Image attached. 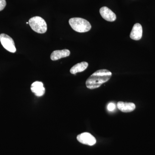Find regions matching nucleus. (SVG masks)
Returning a JSON list of instances; mask_svg holds the SVG:
<instances>
[{"label":"nucleus","mask_w":155,"mask_h":155,"mask_svg":"<svg viewBox=\"0 0 155 155\" xmlns=\"http://www.w3.org/2000/svg\"><path fill=\"white\" fill-rule=\"evenodd\" d=\"M112 75L111 72L107 69L97 70L87 78L85 83L86 87L90 89L98 88L110 80Z\"/></svg>","instance_id":"f257e3e1"},{"label":"nucleus","mask_w":155,"mask_h":155,"mask_svg":"<svg viewBox=\"0 0 155 155\" xmlns=\"http://www.w3.org/2000/svg\"><path fill=\"white\" fill-rule=\"evenodd\" d=\"M69 22V25L73 30L81 33L87 32L91 28L90 22L83 18L78 17L71 18Z\"/></svg>","instance_id":"f03ea898"},{"label":"nucleus","mask_w":155,"mask_h":155,"mask_svg":"<svg viewBox=\"0 0 155 155\" xmlns=\"http://www.w3.org/2000/svg\"><path fill=\"white\" fill-rule=\"evenodd\" d=\"M28 24L33 31L39 34L45 33L47 30V25L41 17L36 16L29 19Z\"/></svg>","instance_id":"7ed1b4c3"},{"label":"nucleus","mask_w":155,"mask_h":155,"mask_svg":"<svg viewBox=\"0 0 155 155\" xmlns=\"http://www.w3.org/2000/svg\"><path fill=\"white\" fill-rule=\"evenodd\" d=\"M0 42L3 47L11 53H15L16 48L14 40L5 34L0 35Z\"/></svg>","instance_id":"20e7f679"},{"label":"nucleus","mask_w":155,"mask_h":155,"mask_svg":"<svg viewBox=\"0 0 155 155\" xmlns=\"http://www.w3.org/2000/svg\"><path fill=\"white\" fill-rule=\"evenodd\" d=\"M77 139L81 143L87 145H94L96 143V140L94 137L87 132L78 134L77 136Z\"/></svg>","instance_id":"39448f33"},{"label":"nucleus","mask_w":155,"mask_h":155,"mask_svg":"<svg viewBox=\"0 0 155 155\" xmlns=\"http://www.w3.org/2000/svg\"><path fill=\"white\" fill-rule=\"evenodd\" d=\"M31 90L37 97L43 96L45 92L44 84L41 81L34 82L31 86Z\"/></svg>","instance_id":"423d86ee"},{"label":"nucleus","mask_w":155,"mask_h":155,"mask_svg":"<svg viewBox=\"0 0 155 155\" xmlns=\"http://www.w3.org/2000/svg\"><path fill=\"white\" fill-rule=\"evenodd\" d=\"M101 16L107 21L114 22L116 19V14L107 7H103L100 10Z\"/></svg>","instance_id":"0eeeda50"},{"label":"nucleus","mask_w":155,"mask_h":155,"mask_svg":"<svg viewBox=\"0 0 155 155\" xmlns=\"http://www.w3.org/2000/svg\"><path fill=\"white\" fill-rule=\"evenodd\" d=\"M142 27L140 24L136 23L133 26L130 33V38L134 40L138 41L141 38L142 36Z\"/></svg>","instance_id":"6e6552de"},{"label":"nucleus","mask_w":155,"mask_h":155,"mask_svg":"<svg viewBox=\"0 0 155 155\" xmlns=\"http://www.w3.org/2000/svg\"><path fill=\"white\" fill-rule=\"evenodd\" d=\"M117 107L123 113H130L135 109L136 106L133 103L119 101L117 104Z\"/></svg>","instance_id":"1a4fd4ad"},{"label":"nucleus","mask_w":155,"mask_h":155,"mask_svg":"<svg viewBox=\"0 0 155 155\" xmlns=\"http://www.w3.org/2000/svg\"><path fill=\"white\" fill-rule=\"evenodd\" d=\"M70 52L69 50H57L51 54V59L53 61H56L61 58H66L70 55Z\"/></svg>","instance_id":"9d476101"},{"label":"nucleus","mask_w":155,"mask_h":155,"mask_svg":"<svg viewBox=\"0 0 155 155\" xmlns=\"http://www.w3.org/2000/svg\"><path fill=\"white\" fill-rule=\"evenodd\" d=\"M88 64L86 62H82L75 64L70 69L71 74H75L78 72H81L84 71L88 67Z\"/></svg>","instance_id":"9b49d317"},{"label":"nucleus","mask_w":155,"mask_h":155,"mask_svg":"<svg viewBox=\"0 0 155 155\" xmlns=\"http://www.w3.org/2000/svg\"><path fill=\"white\" fill-rule=\"evenodd\" d=\"M6 5L5 0H0V11H2Z\"/></svg>","instance_id":"f8f14e48"},{"label":"nucleus","mask_w":155,"mask_h":155,"mask_svg":"<svg viewBox=\"0 0 155 155\" xmlns=\"http://www.w3.org/2000/svg\"><path fill=\"white\" fill-rule=\"evenodd\" d=\"M116 108V106L114 103H110L108 104L107 107L108 110L110 111H113L115 110Z\"/></svg>","instance_id":"ddd939ff"},{"label":"nucleus","mask_w":155,"mask_h":155,"mask_svg":"<svg viewBox=\"0 0 155 155\" xmlns=\"http://www.w3.org/2000/svg\"><path fill=\"white\" fill-rule=\"evenodd\" d=\"M26 24H28V22H26Z\"/></svg>","instance_id":"4468645a"}]
</instances>
